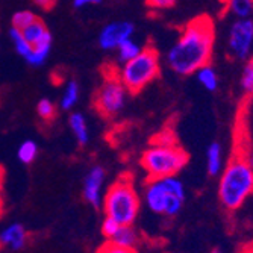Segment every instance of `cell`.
Segmentation results:
<instances>
[{
	"label": "cell",
	"mask_w": 253,
	"mask_h": 253,
	"mask_svg": "<svg viewBox=\"0 0 253 253\" xmlns=\"http://www.w3.org/2000/svg\"><path fill=\"white\" fill-rule=\"evenodd\" d=\"M215 44V26L211 17L190 20L167 52V65L179 76H191L200 67L211 64Z\"/></svg>",
	"instance_id": "1"
},
{
	"label": "cell",
	"mask_w": 253,
	"mask_h": 253,
	"mask_svg": "<svg viewBox=\"0 0 253 253\" xmlns=\"http://www.w3.org/2000/svg\"><path fill=\"white\" fill-rule=\"evenodd\" d=\"M253 196V170L247 153L235 152L220 173L218 200L226 211H238Z\"/></svg>",
	"instance_id": "2"
},
{
	"label": "cell",
	"mask_w": 253,
	"mask_h": 253,
	"mask_svg": "<svg viewBox=\"0 0 253 253\" xmlns=\"http://www.w3.org/2000/svg\"><path fill=\"white\" fill-rule=\"evenodd\" d=\"M140 196H138L132 177L125 174L108 188L102 200V208L106 217L119 221L122 226L133 224L140 212Z\"/></svg>",
	"instance_id": "3"
},
{
	"label": "cell",
	"mask_w": 253,
	"mask_h": 253,
	"mask_svg": "<svg viewBox=\"0 0 253 253\" xmlns=\"http://www.w3.org/2000/svg\"><path fill=\"white\" fill-rule=\"evenodd\" d=\"M117 75L129 94H138L161 75V58L158 50L153 45H146L133 59L117 68Z\"/></svg>",
	"instance_id": "4"
},
{
	"label": "cell",
	"mask_w": 253,
	"mask_h": 253,
	"mask_svg": "<svg viewBox=\"0 0 253 253\" xmlns=\"http://www.w3.org/2000/svg\"><path fill=\"white\" fill-rule=\"evenodd\" d=\"M188 153L179 146L150 144V147L143 152L140 164L149 179H163L167 176H176L188 164Z\"/></svg>",
	"instance_id": "5"
},
{
	"label": "cell",
	"mask_w": 253,
	"mask_h": 253,
	"mask_svg": "<svg viewBox=\"0 0 253 253\" xmlns=\"http://www.w3.org/2000/svg\"><path fill=\"white\" fill-rule=\"evenodd\" d=\"M127 96L129 91L119 79L117 68L109 67V72L103 73V81L94 93L93 106L103 119L109 120L125 109Z\"/></svg>",
	"instance_id": "6"
},
{
	"label": "cell",
	"mask_w": 253,
	"mask_h": 253,
	"mask_svg": "<svg viewBox=\"0 0 253 253\" xmlns=\"http://www.w3.org/2000/svg\"><path fill=\"white\" fill-rule=\"evenodd\" d=\"M253 49V20L235 18L227 34V53L237 61L250 58Z\"/></svg>",
	"instance_id": "7"
},
{
	"label": "cell",
	"mask_w": 253,
	"mask_h": 253,
	"mask_svg": "<svg viewBox=\"0 0 253 253\" xmlns=\"http://www.w3.org/2000/svg\"><path fill=\"white\" fill-rule=\"evenodd\" d=\"M135 32V25L127 20L111 21L99 34V45L103 50H117L119 45L132 38Z\"/></svg>",
	"instance_id": "8"
},
{
	"label": "cell",
	"mask_w": 253,
	"mask_h": 253,
	"mask_svg": "<svg viewBox=\"0 0 253 253\" xmlns=\"http://www.w3.org/2000/svg\"><path fill=\"white\" fill-rule=\"evenodd\" d=\"M105 169L102 166L91 167L86 176L84 177V185H82V194L84 199L94 208L102 206L103 200V183H105Z\"/></svg>",
	"instance_id": "9"
},
{
	"label": "cell",
	"mask_w": 253,
	"mask_h": 253,
	"mask_svg": "<svg viewBox=\"0 0 253 253\" xmlns=\"http://www.w3.org/2000/svg\"><path fill=\"white\" fill-rule=\"evenodd\" d=\"M171 194L167 191L161 179H149L144 188V200L147 208L155 214H164L167 200Z\"/></svg>",
	"instance_id": "10"
},
{
	"label": "cell",
	"mask_w": 253,
	"mask_h": 253,
	"mask_svg": "<svg viewBox=\"0 0 253 253\" xmlns=\"http://www.w3.org/2000/svg\"><path fill=\"white\" fill-rule=\"evenodd\" d=\"M28 244V231L20 223H11L0 232V246L18 252Z\"/></svg>",
	"instance_id": "11"
},
{
	"label": "cell",
	"mask_w": 253,
	"mask_h": 253,
	"mask_svg": "<svg viewBox=\"0 0 253 253\" xmlns=\"http://www.w3.org/2000/svg\"><path fill=\"white\" fill-rule=\"evenodd\" d=\"M223 170V147L218 141H212L206 150V171L215 177Z\"/></svg>",
	"instance_id": "12"
},
{
	"label": "cell",
	"mask_w": 253,
	"mask_h": 253,
	"mask_svg": "<svg viewBox=\"0 0 253 253\" xmlns=\"http://www.w3.org/2000/svg\"><path fill=\"white\" fill-rule=\"evenodd\" d=\"M68 126H70V130L73 132L76 141L81 146H86L89 141V129H88V123L84 114L72 112L70 117H68Z\"/></svg>",
	"instance_id": "13"
},
{
	"label": "cell",
	"mask_w": 253,
	"mask_h": 253,
	"mask_svg": "<svg viewBox=\"0 0 253 253\" xmlns=\"http://www.w3.org/2000/svg\"><path fill=\"white\" fill-rule=\"evenodd\" d=\"M111 241L116 243L117 246L136 250V246L140 243V235H138V232L135 231L132 224H125V226H120L117 234L114 235V238Z\"/></svg>",
	"instance_id": "14"
},
{
	"label": "cell",
	"mask_w": 253,
	"mask_h": 253,
	"mask_svg": "<svg viewBox=\"0 0 253 253\" xmlns=\"http://www.w3.org/2000/svg\"><path fill=\"white\" fill-rule=\"evenodd\" d=\"M79 97H81V88H79V84L78 81L75 79H70L65 86H64V91H62V96H61V100H59V106L61 109L64 111H70L73 109L78 102H79Z\"/></svg>",
	"instance_id": "15"
},
{
	"label": "cell",
	"mask_w": 253,
	"mask_h": 253,
	"mask_svg": "<svg viewBox=\"0 0 253 253\" xmlns=\"http://www.w3.org/2000/svg\"><path fill=\"white\" fill-rule=\"evenodd\" d=\"M196 78L199 81V84L210 93H214V91L218 89V76L215 68L211 64H206L203 67H200L196 72Z\"/></svg>",
	"instance_id": "16"
},
{
	"label": "cell",
	"mask_w": 253,
	"mask_h": 253,
	"mask_svg": "<svg viewBox=\"0 0 253 253\" xmlns=\"http://www.w3.org/2000/svg\"><path fill=\"white\" fill-rule=\"evenodd\" d=\"M9 38H11V42L14 45L17 55L21 56L23 59H25V62L29 65L31 58H32V52H34L32 45L25 38H23V35H21V32L18 29H14V28L9 29Z\"/></svg>",
	"instance_id": "17"
},
{
	"label": "cell",
	"mask_w": 253,
	"mask_h": 253,
	"mask_svg": "<svg viewBox=\"0 0 253 253\" xmlns=\"http://www.w3.org/2000/svg\"><path fill=\"white\" fill-rule=\"evenodd\" d=\"M224 6L235 18H250L253 14V0H226Z\"/></svg>",
	"instance_id": "18"
},
{
	"label": "cell",
	"mask_w": 253,
	"mask_h": 253,
	"mask_svg": "<svg viewBox=\"0 0 253 253\" xmlns=\"http://www.w3.org/2000/svg\"><path fill=\"white\" fill-rule=\"evenodd\" d=\"M141 45L138 44L136 41H133L132 38L123 41L119 47H117V59L120 64H125L130 59H133L138 53L141 52Z\"/></svg>",
	"instance_id": "19"
},
{
	"label": "cell",
	"mask_w": 253,
	"mask_h": 253,
	"mask_svg": "<svg viewBox=\"0 0 253 253\" xmlns=\"http://www.w3.org/2000/svg\"><path fill=\"white\" fill-rule=\"evenodd\" d=\"M38 156V144L32 140H26L23 141L20 146H18V150H17V158L21 164H32L34 161L37 159Z\"/></svg>",
	"instance_id": "20"
},
{
	"label": "cell",
	"mask_w": 253,
	"mask_h": 253,
	"mask_svg": "<svg viewBox=\"0 0 253 253\" xmlns=\"http://www.w3.org/2000/svg\"><path fill=\"white\" fill-rule=\"evenodd\" d=\"M240 86L246 97H253V56L246 59L240 79Z\"/></svg>",
	"instance_id": "21"
},
{
	"label": "cell",
	"mask_w": 253,
	"mask_h": 253,
	"mask_svg": "<svg viewBox=\"0 0 253 253\" xmlns=\"http://www.w3.org/2000/svg\"><path fill=\"white\" fill-rule=\"evenodd\" d=\"M150 144H156V146H177V136L173 127L167 126L164 129H161L159 132H156L152 136Z\"/></svg>",
	"instance_id": "22"
},
{
	"label": "cell",
	"mask_w": 253,
	"mask_h": 253,
	"mask_svg": "<svg viewBox=\"0 0 253 253\" xmlns=\"http://www.w3.org/2000/svg\"><path fill=\"white\" fill-rule=\"evenodd\" d=\"M37 18H38V15L35 12H32L29 9H20L11 18V25H12L11 28L21 31V29H25L26 26H29L31 23H34Z\"/></svg>",
	"instance_id": "23"
},
{
	"label": "cell",
	"mask_w": 253,
	"mask_h": 253,
	"mask_svg": "<svg viewBox=\"0 0 253 253\" xmlns=\"http://www.w3.org/2000/svg\"><path fill=\"white\" fill-rule=\"evenodd\" d=\"M37 114L38 117L42 120V122H53L55 117H56V106L52 100L49 99H41L38 103H37Z\"/></svg>",
	"instance_id": "24"
},
{
	"label": "cell",
	"mask_w": 253,
	"mask_h": 253,
	"mask_svg": "<svg viewBox=\"0 0 253 253\" xmlns=\"http://www.w3.org/2000/svg\"><path fill=\"white\" fill-rule=\"evenodd\" d=\"M120 223L119 221H116L114 218H111V217H105V220H103V223H102V235L108 240V241H111L112 238H114V235L117 234V231L120 229Z\"/></svg>",
	"instance_id": "25"
},
{
	"label": "cell",
	"mask_w": 253,
	"mask_h": 253,
	"mask_svg": "<svg viewBox=\"0 0 253 253\" xmlns=\"http://www.w3.org/2000/svg\"><path fill=\"white\" fill-rule=\"evenodd\" d=\"M96 253H136L135 249H126V247H122V246H117L116 243L112 241H108L103 243Z\"/></svg>",
	"instance_id": "26"
},
{
	"label": "cell",
	"mask_w": 253,
	"mask_h": 253,
	"mask_svg": "<svg viewBox=\"0 0 253 253\" xmlns=\"http://www.w3.org/2000/svg\"><path fill=\"white\" fill-rule=\"evenodd\" d=\"M177 3V0H146L147 8L153 9V11H164V9H170Z\"/></svg>",
	"instance_id": "27"
},
{
	"label": "cell",
	"mask_w": 253,
	"mask_h": 253,
	"mask_svg": "<svg viewBox=\"0 0 253 253\" xmlns=\"http://www.w3.org/2000/svg\"><path fill=\"white\" fill-rule=\"evenodd\" d=\"M31 2L42 11H52L56 6L58 0H31Z\"/></svg>",
	"instance_id": "28"
},
{
	"label": "cell",
	"mask_w": 253,
	"mask_h": 253,
	"mask_svg": "<svg viewBox=\"0 0 253 253\" xmlns=\"http://www.w3.org/2000/svg\"><path fill=\"white\" fill-rule=\"evenodd\" d=\"M103 0H73V8L75 9H82L86 6H94V5H100Z\"/></svg>",
	"instance_id": "29"
},
{
	"label": "cell",
	"mask_w": 253,
	"mask_h": 253,
	"mask_svg": "<svg viewBox=\"0 0 253 253\" xmlns=\"http://www.w3.org/2000/svg\"><path fill=\"white\" fill-rule=\"evenodd\" d=\"M247 161H249V164H250V167L253 170V149L250 152H247Z\"/></svg>",
	"instance_id": "30"
},
{
	"label": "cell",
	"mask_w": 253,
	"mask_h": 253,
	"mask_svg": "<svg viewBox=\"0 0 253 253\" xmlns=\"http://www.w3.org/2000/svg\"><path fill=\"white\" fill-rule=\"evenodd\" d=\"M210 253H223V250H221L220 247H215V249H212Z\"/></svg>",
	"instance_id": "31"
},
{
	"label": "cell",
	"mask_w": 253,
	"mask_h": 253,
	"mask_svg": "<svg viewBox=\"0 0 253 253\" xmlns=\"http://www.w3.org/2000/svg\"><path fill=\"white\" fill-rule=\"evenodd\" d=\"M221 2H223V3H224V2H226V0H221Z\"/></svg>",
	"instance_id": "32"
},
{
	"label": "cell",
	"mask_w": 253,
	"mask_h": 253,
	"mask_svg": "<svg viewBox=\"0 0 253 253\" xmlns=\"http://www.w3.org/2000/svg\"><path fill=\"white\" fill-rule=\"evenodd\" d=\"M0 35H2V34H0Z\"/></svg>",
	"instance_id": "33"
}]
</instances>
